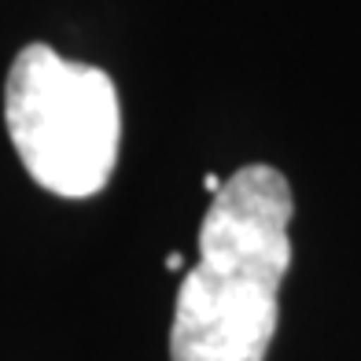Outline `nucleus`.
<instances>
[{"label": "nucleus", "mask_w": 361, "mask_h": 361, "mask_svg": "<svg viewBox=\"0 0 361 361\" xmlns=\"http://www.w3.org/2000/svg\"><path fill=\"white\" fill-rule=\"evenodd\" d=\"M203 185H207V192H214V195H218V192H221V185H225V180H221L218 173H207V180H203Z\"/></svg>", "instance_id": "7ed1b4c3"}, {"label": "nucleus", "mask_w": 361, "mask_h": 361, "mask_svg": "<svg viewBox=\"0 0 361 361\" xmlns=\"http://www.w3.org/2000/svg\"><path fill=\"white\" fill-rule=\"evenodd\" d=\"M4 118L26 173L63 200L96 195L118 162L122 111L107 71L71 63L41 41L15 56Z\"/></svg>", "instance_id": "f03ea898"}, {"label": "nucleus", "mask_w": 361, "mask_h": 361, "mask_svg": "<svg viewBox=\"0 0 361 361\" xmlns=\"http://www.w3.org/2000/svg\"><path fill=\"white\" fill-rule=\"evenodd\" d=\"M166 269H180V255H177V251L166 258Z\"/></svg>", "instance_id": "20e7f679"}, {"label": "nucleus", "mask_w": 361, "mask_h": 361, "mask_svg": "<svg viewBox=\"0 0 361 361\" xmlns=\"http://www.w3.org/2000/svg\"><path fill=\"white\" fill-rule=\"evenodd\" d=\"M291 185L273 166H243L214 195L200 262L177 291L170 361H266L291 266Z\"/></svg>", "instance_id": "f257e3e1"}]
</instances>
